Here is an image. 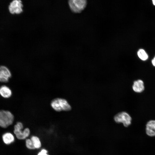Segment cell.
<instances>
[{
    "mask_svg": "<svg viewBox=\"0 0 155 155\" xmlns=\"http://www.w3.org/2000/svg\"><path fill=\"white\" fill-rule=\"evenodd\" d=\"M51 106L55 111L58 112L62 111H68L70 110L71 107L67 101L65 99L56 98L51 102Z\"/></svg>",
    "mask_w": 155,
    "mask_h": 155,
    "instance_id": "1",
    "label": "cell"
},
{
    "mask_svg": "<svg viewBox=\"0 0 155 155\" xmlns=\"http://www.w3.org/2000/svg\"><path fill=\"white\" fill-rule=\"evenodd\" d=\"M14 117L9 111L0 110V127L6 128L13 123Z\"/></svg>",
    "mask_w": 155,
    "mask_h": 155,
    "instance_id": "2",
    "label": "cell"
},
{
    "mask_svg": "<svg viewBox=\"0 0 155 155\" xmlns=\"http://www.w3.org/2000/svg\"><path fill=\"white\" fill-rule=\"evenodd\" d=\"M23 125L22 123H17L14 127L13 132L16 138L20 140L26 139L30 135V130L29 128H26L23 130Z\"/></svg>",
    "mask_w": 155,
    "mask_h": 155,
    "instance_id": "3",
    "label": "cell"
},
{
    "mask_svg": "<svg viewBox=\"0 0 155 155\" xmlns=\"http://www.w3.org/2000/svg\"><path fill=\"white\" fill-rule=\"evenodd\" d=\"M114 120L117 123H122L124 126L128 127L131 123L132 119L130 115L127 113L123 111L116 115Z\"/></svg>",
    "mask_w": 155,
    "mask_h": 155,
    "instance_id": "4",
    "label": "cell"
},
{
    "mask_svg": "<svg viewBox=\"0 0 155 155\" xmlns=\"http://www.w3.org/2000/svg\"><path fill=\"white\" fill-rule=\"evenodd\" d=\"M68 4L71 10L75 13L81 12L86 7L87 1L86 0H70Z\"/></svg>",
    "mask_w": 155,
    "mask_h": 155,
    "instance_id": "5",
    "label": "cell"
},
{
    "mask_svg": "<svg viewBox=\"0 0 155 155\" xmlns=\"http://www.w3.org/2000/svg\"><path fill=\"white\" fill-rule=\"evenodd\" d=\"M23 4L20 0H14L11 1L8 6V9L11 14H20L23 11Z\"/></svg>",
    "mask_w": 155,
    "mask_h": 155,
    "instance_id": "6",
    "label": "cell"
},
{
    "mask_svg": "<svg viewBox=\"0 0 155 155\" xmlns=\"http://www.w3.org/2000/svg\"><path fill=\"white\" fill-rule=\"evenodd\" d=\"M145 131L148 136L150 137L155 136V120H150L147 122Z\"/></svg>",
    "mask_w": 155,
    "mask_h": 155,
    "instance_id": "7",
    "label": "cell"
},
{
    "mask_svg": "<svg viewBox=\"0 0 155 155\" xmlns=\"http://www.w3.org/2000/svg\"><path fill=\"white\" fill-rule=\"evenodd\" d=\"M145 88L144 83L142 80L138 79L133 82L132 88L135 92L141 93L144 91Z\"/></svg>",
    "mask_w": 155,
    "mask_h": 155,
    "instance_id": "8",
    "label": "cell"
},
{
    "mask_svg": "<svg viewBox=\"0 0 155 155\" xmlns=\"http://www.w3.org/2000/svg\"><path fill=\"white\" fill-rule=\"evenodd\" d=\"M12 91L10 89L5 85L0 87V94L3 98H8L12 95Z\"/></svg>",
    "mask_w": 155,
    "mask_h": 155,
    "instance_id": "9",
    "label": "cell"
},
{
    "mask_svg": "<svg viewBox=\"0 0 155 155\" xmlns=\"http://www.w3.org/2000/svg\"><path fill=\"white\" fill-rule=\"evenodd\" d=\"M2 139L3 142L7 145L11 144L15 140V137L13 134L8 132L3 134L2 136Z\"/></svg>",
    "mask_w": 155,
    "mask_h": 155,
    "instance_id": "10",
    "label": "cell"
},
{
    "mask_svg": "<svg viewBox=\"0 0 155 155\" xmlns=\"http://www.w3.org/2000/svg\"><path fill=\"white\" fill-rule=\"evenodd\" d=\"M35 149H39L41 146V141L37 136H32L31 138Z\"/></svg>",
    "mask_w": 155,
    "mask_h": 155,
    "instance_id": "11",
    "label": "cell"
},
{
    "mask_svg": "<svg viewBox=\"0 0 155 155\" xmlns=\"http://www.w3.org/2000/svg\"><path fill=\"white\" fill-rule=\"evenodd\" d=\"M137 55L142 60L145 61L148 59V55L146 51L142 49H140L137 52Z\"/></svg>",
    "mask_w": 155,
    "mask_h": 155,
    "instance_id": "12",
    "label": "cell"
},
{
    "mask_svg": "<svg viewBox=\"0 0 155 155\" xmlns=\"http://www.w3.org/2000/svg\"><path fill=\"white\" fill-rule=\"evenodd\" d=\"M0 73L6 76L9 78L11 76V73L9 69L4 65L0 66Z\"/></svg>",
    "mask_w": 155,
    "mask_h": 155,
    "instance_id": "13",
    "label": "cell"
},
{
    "mask_svg": "<svg viewBox=\"0 0 155 155\" xmlns=\"http://www.w3.org/2000/svg\"><path fill=\"white\" fill-rule=\"evenodd\" d=\"M25 143L26 146L28 149L30 150L35 149L33 142L30 139H26Z\"/></svg>",
    "mask_w": 155,
    "mask_h": 155,
    "instance_id": "14",
    "label": "cell"
},
{
    "mask_svg": "<svg viewBox=\"0 0 155 155\" xmlns=\"http://www.w3.org/2000/svg\"><path fill=\"white\" fill-rule=\"evenodd\" d=\"M9 78L6 76L0 73V82L3 83L7 82Z\"/></svg>",
    "mask_w": 155,
    "mask_h": 155,
    "instance_id": "15",
    "label": "cell"
},
{
    "mask_svg": "<svg viewBox=\"0 0 155 155\" xmlns=\"http://www.w3.org/2000/svg\"><path fill=\"white\" fill-rule=\"evenodd\" d=\"M37 155H49L48 154L47 150L45 149H43L39 152Z\"/></svg>",
    "mask_w": 155,
    "mask_h": 155,
    "instance_id": "16",
    "label": "cell"
},
{
    "mask_svg": "<svg viewBox=\"0 0 155 155\" xmlns=\"http://www.w3.org/2000/svg\"><path fill=\"white\" fill-rule=\"evenodd\" d=\"M151 63L152 65L154 67H155V56L152 59L151 61Z\"/></svg>",
    "mask_w": 155,
    "mask_h": 155,
    "instance_id": "17",
    "label": "cell"
},
{
    "mask_svg": "<svg viewBox=\"0 0 155 155\" xmlns=\"http://www.w3.org/2000/svg\"><path fill=\"white\" fill-rule=\"evenodd\" d=\"M152 1L153 5H155V0H153Z\"/></svg>",
    "mask_w": 155,
    "mask_h": 155,
    "instance_id": "18",
    "label": "cell"
}]
</instances>
